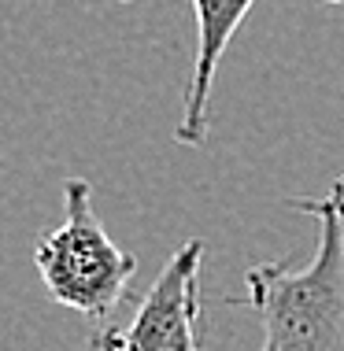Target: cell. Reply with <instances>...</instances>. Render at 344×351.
<instances>
[{"mask_svg": "<svg viewBox=\"0 0 344 351\" xmlns=\"http://www.w3.org/2000/svg\"><path fill=\"white\" fill-rule=\"evenodd\" d=\"M293 207L322 222L314 259L308 267H252L241 303L263 318L260 351H344V207L333 193L303 196Z\"/></svg>", "mask_w": 344, "mask_h": 351, "instance_id": "6da1fadb", "label": "cell"}, {"mask_svg": "<svg viewBox=\"0 0 344 351\" xmlns=\"http://www.w3.org/2000/svg\"><path fill=\"white\" fill-rule=\"evenodd\" d=\"M200 267L204 241H189L170 255L119 333V351H200Z\"/></svg>", "mask_w": 344, "mask_h": 351, "instance_id": "3957f363", "label": "cell"}, {"mask_svg": "<svg viewBox=\"0 0 344 351\" xmlns=\"http://www.w3.org/2000/svg\"><path fill=\"white\" fill-rule=\"evenodd\" d=\"M67 218L37 241L34 263L49 296L85 318H104L126 296L137 259L122 252L93 211V182L67 178L63 185Z\"/></svg>", "mask_w": 344, "mask_h": 351, "instance_id": "7a4b0ae2", "label": "cell"}, {"mask_svg": "<svg viewBox=\"0 0 344 351\" xmlns=\"http://www.w3.org/2000/svg\"><path fill=\"white\" fill-rule=\"evenodd\" d=\"M322 4H344V0H322Z\"/></svg>", "mask_w": 344, "mask_h": 351, "instance_id": "52a82bcc", "label": "cell"}, {"mask_svg": "<svg viewBox=\"0 0 344 351\" xmlns=\"http://www.w3.org/2000/svg\"><path fill=\"white\" fill-rule=\"evenodd\" d=\"M85 351H119V329H97L85 340Z\"/></svg>", "mask_w": 344, "mask_h": 351, "instance_id": "5b68a950", "label": "cell"}, {"mask_svg": "<svg viewBox=\"0 0 344 351\" xmlns=\"http://www.w3.org/2000/svg\"><path fill=\"white\" fill-rule=\"evenodd\" d=\"M333 196H337L341 207H344V178H337V182H333Z\"/></svg>", "mask_w": 344, "mask_h": 351, "instance_id": "8992f818", "label": "cell"}, {"mask_svg": "<svg viewBox=\"0 0 344 351\" xmlns=\"http://www.w3.org/2000/svg\"><path fill=\"white\" fill-rule=\"evenodd\" d=\"M255 0H193L196 15V56L193 71H189L185 85V108H181V122L174 130V141L185 148H200L207 141V108H211V89H215V71L241 30L244 15L252 12Z\"/></svg>", "mask_w": 344, "mask_h": 351, "instance_id": "277c9868", "label": "cell"}]
</instances>
